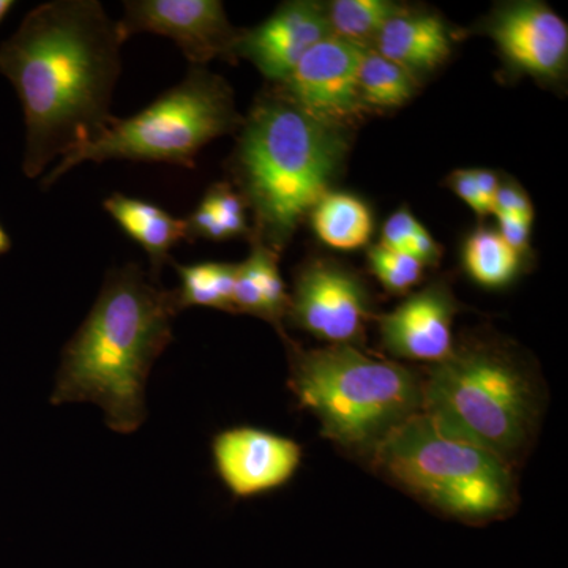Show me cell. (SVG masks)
Listing matches in <instances>:
<instances>
[{
    "instance_id": "obj_6",
    "label": "cell",
    "mask_w": 568,
    "mask_h": 568,
    "mask_svg": "<svg viewBox=\"0 0 568 568\" xmlns=\"http://www.w3.org/2000/svg\"><path fill=\"white\" fill-rule=\"evenodd\" d=\"M241 125L230 84L205 67L189 73L155 102L126 119H112L99 136L62 156L41 179L50 189L78 164L110 160L164 163L193 170L209 142Z\"/></svg>"
},
{
    "instance_id": "obj_13",
    "label": "cell",
    "mask_w": 568,
    "mask_h": 568,
    "mask_svg": "<svg viewBox=\"0 0 568 568\" xmlns=\"http://www.w3.org/2000/svg\"><path fill=\"white\" fill-rule=\"evenodd\" d=\"M331 36L325 7L295 0L280 6L256 28L242 31L234 54L252 62L268 81L283 84L306 52Z\"/></svg>"
},
{
    "instance_id": "obj_20",
    "label": "cell",
    "mask_w": 568,
    "mask_h": 568,
    "mask_svg": "<svg viewBox=\"0 0 568 568\" xmlns=\"http://www.w3.org/2000/svg\"><path fill=\"white\" fill-rule=\"evenodd\" d=\"M174 267L181 278V286L175 290L181 312L190 306H209V308L235 313L234 282L237 264H174Z\"/></svg>"
},
{
    "instance_id": "obj_8",
    "label": "cell",
    "mask_w": 568,
    "mask_h": 568,
    "mask_svg": "<svg viewBox=\"0 0 568 568\" xmlns=\"http://www.w3.org/2000/svg\"><path fill=\"white\" fill-rule=\"evenodd\" d=\"M118 24L123 41L136 33L173 40L193 67L213 59L234 61L242 32L227 20L220 0H126Z\"/></svg>"
},
{
    "instance_id": "obj_27",
    "label": "cell",
    "mask_w": 568,
    "mask_h": 568,
    "mask_svg": "<svg viewBox=\"0 0 568 568\" xmlns=\"http://www.w3.org/2000/svg\"><path fill=\"white\" fill-rule=\"evenodd\" d=\"M491 213H507L534 220V207L528 194L514 183H500Z\"/></svg>"
},
{
    "instance_id": "obj_31",
    "label": "cell",
    "mask_w": 568,
    "mask_h": 568,
    "mask_svg": "<svg viewBox=\"0 0 568 568\" xmlns=\"http://www.w3.org/2000/svg\"><path fill=\"white\" fill-rule=\"evenodd\" d=\"M11 248V239L10 235L7 234V231L3 230L2 224H0V256L9 253Z\"/></svg>"
},
{
    "instance_id": "obj_5",
    "label": "cell",
    "mask_w": 568,
    "mask_h": 568,
    "mask_svg": "<svg viewBox=\"0 0 568 568\" xmlns=\"http://www.w3.org/2000/svg\"><path fill=\"white\" fill-rule=\"evenodd\" d=\"M372 455L398 487L469 525L503 518L517 503L510 463L425 413L398 426Z\"/></svg>"
},
{
    "instance_id": "obj_4",
    "label": "cell",
    "mask_w": 568,
    "mask_h": 568,
    "mask_svg": "<svg viewBox=\"0 0 568 568\" xmlns=\"http://www.w3.org/2000/svg\"><path fill=\"white\" fill-rule=\"evenodd\" d=\"M298 403L312 410L325 437L349 452L373 454L398 426L422 410V388L406 366L354 346H290Z\"/></svg>"
},
{
    "instance_id": "obj_17",
    "label": "cell",
    "mask_w": 568,
    "mask_h": 568,
    "mask_svg": "<svg viewBox=\"0 0 568 568\" xmlns=\"http://www.w3.org/2000/svg\"><path fill=\"white\" fill-rule=\"evenodd\" d=\"M287 310L290 295L280 275L278 256L256 239L252 253L235 268L234 312L261 317L278 327Z\"/></svg>"
},
{
    "instance_id": "obj_3",
    "label": "cell",
    "mask_w": 568,
    "mask_h": 568,
    "mask_svg": "<svg viewBox=\"0 0 568 568\" xmlns=\"http://www.w3.org/2000/svg\"><path fill=\"white\" fill-rule=\"evenodd\" d=\"M347 151L346 129L306 114L290 100L265 95L242 129L234 171L256 239L278 253L328 193Z\"/></svg>"
},
{
    "instance_id": "obj_18",
    "label": "cell",
    "mask_w": 568,
    "mask_h": 568,
    "mask_svg": "<svg viewBox=\"0 0 568 568\" xmlns=\"http://www.w3.org/2000/svg\"><path fill=\"white\" fill-rule=\"evenodd\" d=\"M312 223L321 242L342 252L362 248L373 234L368 205L347 193L324 194L312 209Z\"/></svg>"
},
{
    "instance_id": "obj_2",
    "label": "cell",
    "mask_w": 568,
    "mask_h": 568,
    "mask_svg": "<svg viewBox=\"0 0 568 568\" xmlns=\"http://www.w3.org/2000/svg\"><path fill=\"white\" fill-rule=\"evenodd\" d=\"M181 313L140 264L108 272L91 313L67 343L51 403H93L112 432L132 435L145 422V384L173 339Z\"/></svg>"
},
{
    "instance_id": "obj_30",
    "label": "cell",
    "mask_w": 568,
    "mask_h": 568,
    "mask_svg": "<svg viewBox=\"0 0 568 568\" xmlns=\"http://www.w3.org/2000/svg\"><path fill=\"white\" fill-rule=\"evenodd\" d=\"M474 178H476L478 192H480L481 201L488 213L493 212V204H495L497 190H499L500 181L496 173L489 170H473Z\"/></svg>"
},
{
    "instance_id": "obj_24",
    "label": "cell",
    "mask_w": 568,
    "mask_h": 568,
    "mask_svg": "<svg viewBox=\"0 0 568 568\" xmlns=\"http://www.w3.org/2000/svg\"><path fill=\"white\" fill-rule=\"evenodd\" d=\"M368 264L381 284L395 294H405L413 290L420 282L425 268L410 254L395 252L383 245L369 248Z\"/></svg>"
},
{
    "instance_id": "obj_32",
    "label": "cell",
    "mask_w": 568,
    "mask_h": 568,
    "mask_svg": "<svg viewBox=\"0 0 568 568\" xmlns=\"http://www.w3.org/2000/svg\"><path fill=\"white\" fill-rule=\"evenodd\" d=\"M13 0H0V24H2L3 20L9 17V13L11 10H13Z\"/></svg>"
},
{
    "instance_id": "obj_19",
    "label": "cell",
    "mask_w": 568,
    "mask_h": 568,
    "mask_svg": "<svg viewBox=\"0 0 568 568\" xmlns=\"http://www.w3.org/2000/svg\"><path fill=\"white\" fill-rule=\"evenodd\" d=\"M183 220L186 242L197 239L219 242L248 234L245 200L230 183L212 185L197 207Z\"/></svg>"
},
{
    "instance_id": "obj_26",
    "label": "cell",
    "mask_w": 568,
    "mask_h": 568,
    "mask_svg": "<svg viewBox=\"0 0 568 568\" xmlns=\"http://www.w3.org/2000/svg\"><path fill=\"white\" fill-rule=\"evenodd\" d=\"M499 230L497 234L503 237L511 250H515L523 257V254L529 250L530 224L532 219L525 216L507 215V213H496Z\"/></svg>"
},
{
    "instance_id": "obj_9",
    "label": "cell",
    "mask_w": 568,
    "mask_h": 568,
    "mask_svg": "<svg viewBox=\"0 0 568 568\" xmlns=\"http://www.w3.org/2000/svg\"><path fill=\"white\" fill-rule=\"evenodd\" d=\"M287 316L316 338L335 346H354L364 339L368 293L353 272L317 261L297 275Z\"/></svg>"
},
{
    "instance_id": "obj_12",
    "label": "cell",
    "mask_w": 568,
    "mask_h": 568,
    "mask_svg": "<svg viewBox=\"0 0 568 568\" xmlns=\"http://www.w3.org/2000/svg\"><path fill=\"white\" fill-rule=\"evenodd\" d=\"M488 33L515 70L558 81L568 62L567 22L540 2H511L493 14Z\"/></svg>"
},
{
    "instance_id": "obj_23",
    "label": "cell",
    "mask_w": 568,
    "mask_h": 568,
    "mask_svg": "<svg viewBox=\"0 0 568 568\" xmlns=\"http://www.w3.org/2000/svg\"><path fill=\"white\" fill-rule=\"evenodd\" d=\"M332 36L369 50L381 29L402 10L388 0H335L327 7Z\"/></svg>"
},
{
    "instance_id": "obj_25",
    "label": "cell",
    "mask_w": 568,
    "mask_h": 568,
    "mask_svg": "<svg viewBox=\"0 0 568 568\" xmlns=\"http://www.w3.org/2000/svg\"><path fill=\"white\" fill-rule=\"evenodd\" d=\"M420 226L422 224L417 222L416 216L406 209L396 211L384 224L379 245L386 246L388 250H395V252L405 253L407 244Z\"/></svg>"
},
{
    "instance_id": "obj_10",
    "label": "cell",
    "mask_w": 568,
    "mask_h": 568,
    "mask_svg": "<svg viewBox=\"0 0 568 568\" xmlns=\"http://www.w3.org/2000/svg\"><path fill=\"white\" fill-rule=\"evenodd\" d=\"M365 51L327 37L297 63L282 84V95L317 121L346 129L364 110L358 99V70Z\"/></svg>"
},
{
    "instance_id": "obj_21",
    "label": "cell",
    "mask_w": 568,
    "mask_h": 568,
    "mask_svg": "<svg viewBox=\"0 0 568 568\" xmlns=\"http://www.w3.org/2000/svg\"><path fill=\"white\" fill-rule=\"evenodd\" d=\"M417 81L409 71L383 58L369 48L358 70V99L362 108L392 110L409 102L416 93Z\"/></svg>"
},
{
    "instance_id": "obj_1",
    "label": "cell",
    "mask_w": 568,
    "mask_h": 568,
    "mask_svg": "<svg viewBox=\"0 0 568 568\" xmlns=\"http://www.w3.org/2000/svg\"><path fill=\"white\" fill-rule=\"evenodd\" d=\"M123 43L99 0H52L0 44V73L24 112L26 178H40L110 125Z\"/></svg>"
},
{
    "instance_id": "obj_14",
    "label": "cell",
    "mask_w": 568,
    "mask_h": 568,
    "mask_svg": "<svg viewBox=\"0 0 568 568\" xmlns=\"http://www.w3.org/2000/svg\"><path fill=\"white\" fill-rule=\"evenodd\" d=\"M457 312V301L447 284L432 283L381 316L383 345L405 361L440 364L455 351L452 327Z\"/></svg>"
},
{
    "instance_id": "obj_15",
    "label": "cell",
    "mask_w": 568,
    "mask_h": 568,
    "mask_svg": "<svg viewBox=\"0 0 568 568\" xmlns=\"http://www.w3.org/2000/svg\"><path fill=\"white\" fill-rule=\"evenodd\" d=\"M375 51L416 78L447 61L452 52L450 32L435 14L402 9L381 29Z\"/></svg>"
},
{
    "instance_id": "obj_29",
    "label": "cell",
    "mask_w": 568,
    "mask_h": 568,
    "mask_svg": "<svg viewBox=\"0 0 568 568\" xmlns=\"http://www.w3.org/2000/svg\"><path fill=\"white\" fill-rule=\"evenodd\" d=\"M407 254L416 257L418 263L425 265H435L440 257V246L436 244L432 234L425 230L424 226L418 227L416 234L410 239L409 244L406 246Z\"/></svg>"
},
{
    "instance_id": "obj_7",
    "label": "cell",
    "mask_w": 568,
    "mask_h": 568,
    "mask_svg": "<svg viewBox=\"0 0 568 568\" xmlns=\"http://www.w3.org/2000/svg\"><path fill=\"white\" fill-rule=\"evenodd\" d=\"M422 409L510 463L532 436L537 398L528 376L506 354L466 347L433 366L422 388Z\"/></svg>"
},
{
    "instance_id": "obj_22",
    "label": "cell",
    "mask_w": 568,
    "mask_h": 568,
    "mask_svg": "<svg viewBox=\"0 0 568 568\" xmlns=\"http://www.w3.org/2000/svg\"><path fill=\"white\" fill-rule=\"evenodd\" d=\"M463 263L474 282L485 287H503L514 282L521 256L503 241L497 231L478 230L467 239Z\"/></svg>"
},
{
    "instance_id": "obj_28",
    "label": "cell",
    "mask_w": 568,
    "mask_h": 568,
    "mask_svg": "<svg viewBox=\"0 0 568 568\" xmlns=\"http://www.w3.org/2000/svg\"><path fill=\"white\" fill-rule=\"evenodd\" d=\"M450 186L457 193L459 200L465 201L477 215H487L488 211L481 201L480 192L473 170H458L450 175Z\"/></svg>"
},
{
    "instance_id": "obj_11",
    "label": "cell",
    "mask_w": 568,
    "mask_h": 568,
    "mask_svg": "<svg viewBox=\"0 0 568 568\" xmlns=\"http://www.w3.org/2000/svg\"><path fill=\"white\" fill-rule=\"evenodd\" d=\"M212 455L216 473L235 497L264 495L283 487L302 462V448L293 439L250 426L216 435Z\"/></svg>"
},
{
    "instance_id": "obj_16",
    "label": "cell",
    "mask_w": 568,
    "mask_h": 568,
    "mask_svg": "<svg viewBox=\"0 0 568 568\" xmlns=\"http://www.w3.org/2000/svg\"><path fill=\"white\" fill-rule=\"evenodd\" d=\"M103 207L123 233L148 253L151 276L159 282L164 265L171 261V250L186 241L185 220L175 219L160 205L122 193L106 197Z\"/></svg>"
}]
</instances>
